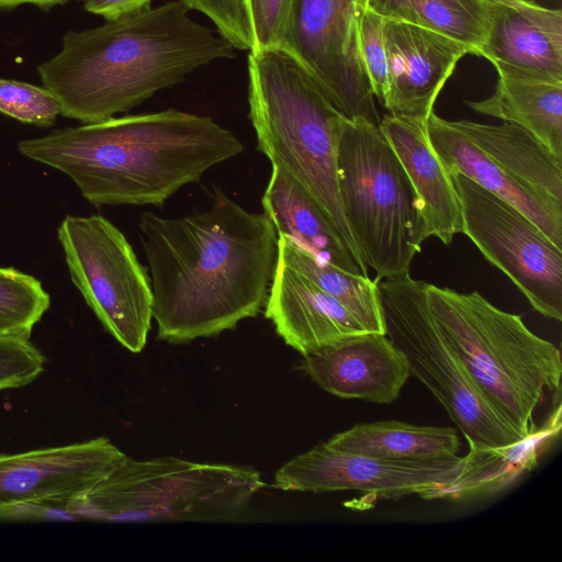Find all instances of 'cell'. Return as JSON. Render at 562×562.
<instances>
[{"label":"cell","mask_w":562,"mask_h":562,"mask_svg":"<svg viewBox=\"0 0 562 562\" xmlns=\"http://www.w3.org/2000/svg\"><path fill=\"white\" fill-rule=\"evenodd\" d=\"M138 236L159 339L213 337L265 306L278 256V234L265 213L217 190L204 211L180 217L143 212Z\"/></svg>","instance_id":"6da1fadb"},{"label":"cell","mask_w":562,"mask_h":562,"mask_svg":"<svg viewBox=\"0 0 562 562\" xmlns=\"http://www.w3.org/2000/svg\"><path fill=\"white\" fill-rule=\"evenodd\" d=\"M18 149L67 175L95 206H160L244 145L210 116L168 109L53 131Z\"/></svg>","instance_id":"7a4b0ae2"},{"label":"cell","mask_w":562,"mask_h":562,"mask_svg":"<svg viewBox=\"0 0 562 562\" xmlns=\"http://www.w3.org/2000/svg\"><path fill=\"white\" fill-rule=\"evenodd\" d=\"M180 0L68 31L60 52L37 66L66 117L83 124L126 112L235 47L189 15Z\"/></svg>","instance_id":"3957f363"},{"label":"cell","mask_w":562,"mask_h":562,"mask_svg":"<svg viewBox=\"0 0 562 562\" xmlns=\"http://www.w3.org/2000/svg\"><path fill=\"white\" fill-rule=\"evenodd\" d=\"M247 59L249 117L257 149L310 193L362 259L347 226L337 183L338 145L347 119L286 50L249 52Z\"/></svg>","instance_id":"277c9868"},{"label":"cell","mask_w":562,"mask_h":562,"mask_svg":"<svg viewBox=\"0 0 562 562\" xmlns=\"http://www.w3.org/2000/svg\"><path fill=\"white\" fill-rule=\"evenodd\" d=\"M426 294L436 325L481 392L520 436L532 435L546 393L560 392L559 348L477 291L427 282Z\"/></svg>","instance_id":"5b68a950"},{"label":"cell","mask_w":562,"mask_h":562,"mask_svg":"<svg viewBox=\"0 0 562 562\" xmlns=\"http://www.w3.org/2000/svg\"><path fill=\"white\" fill-rule=\"evenodd\" d=\"M342 213L375 280L409 273L426 238L418 198L379 124L346 120L337 153Z\"/></svg>","instance_id":"8992f818"},{"label":"cell","mask_w":562,"mask_h":562,"mask_svg":"<svg viewBox=\"0 0 562 562\" xmlns=\"http://www.w3.org/2000/svg\"><path fill=\"white\" fill-rule=\"evenodd\" d=\"M262 487L260 473L248 467L126 456L70 514L119 522L226 521L239 517Z\"/></svg>","instance_id":"52a82bcc"},{"label":"cell","mask_w":562,"mask_h":562,"mask_svg":"<svg viewBox=\"0 0 562 562\" xmlns=\"http://www.w3.org/2000/svg\"><path fill=\"white\" fill-rule=\"evenodd\" d=\"M427 282L409 273L378 280L385 335L404 353L409 374L443 406L470 448L514 445L524 439L481 392L436 325Z\"/></svg>","instance_id":"ba28073f"},{"label":"cell","mask_w":562,"mask_h":562,"mask_svg":"<svg viewBox=\"0 0 562 562\" xmlns=\"http://www.w3.org/2000/svg\"><path fill=\"white\" fill-rule=\"evenodd\" d=\"M71 281L104 329L137 353L153 319L147 269L124 234L100 215L66 216L57 231Z\"/></svg>","instance_id":"9c48e42d"},{"label":"cell","mask_w":562,"mask_h":562,"mask_svg":"<svg viewBox=\"0 0 562 562\" xmlns=\"http://www.w3.org/2000/svg\"><path fill=\"white\" fill-rule=\"evenodd\" d=\"M461 233L504 272L544 317L562 319V249L519 210L460 173H451Z\"/></svg>","instance_id":"30bf717a"},{"label":"cell","mask_w":562,"mask_h":562,"mask_svg":"<svg viewBox=\"0 0 562 562\" xmlns=\"http://www.w3.org/2000/svg\"><path fill=\"white\" fill-rule=\"evenodd\" d=\"M362 0H293L283 45L348 120L379 124L374 95L363 71L356 19Z\"/></svg>","instance_id":"8fae6325"},{"label":"cell","mask_w":562,"mask_h":562,"mask_svg":"<svg viewBox=\"0 0 562 562\" xmlns=\"http://www.w3.org/2000/svg\"><path fill=\"white\" fill-rule=\"evenodd\" d=\"M126 457L99 437L0 454V517H68L72 504Z\"/></svg>","instance_id":"7c38bea8"},{"label":"cell","mask_w":562,"mask_h":562,"mask_svg":"<svg viewBox=\"0 0 562 562\" xmlns=\"http://www.w3.org/2000/svg\"><path fill=\"white\" fill-rule=\"evenodd\" d=\"M463 457L389 460L357 454L321 442L284 463L273 486L295 492L358 491L379 499L418 495L439 498L459 474Z\"/></svg>","instance_id":"4fadbf2b"},{"label":"cell","mask_w":562,"mask_h":562,"mask_svg":"<svg viewBox=\"0 0 562 562\" xmlns=\"http://www.w3.org/2000/svg\"><path fill=\"white\" fill-rule=\"evenodd\" d=\"M389 90L383 106L391 114L427 117L458 61L470 49L431 30L384 20Z\"/></svg>","instance_id":"5bb4252c"},{"label":"cell","mask_w":562,"mask_h":562,"mask_svg":"<svg viewBox=\"0 0 562 562\" xmlns=\"http://www.w3.org/2000/svg\"><path fill=\"white\" fill-rule=\"evenodd\" d=\"M303 358L306 374L341 398L391 404L411 375L404 353L379 333L349 336Z\"/></svg>","instance_id":"9a60e30c"},{"label":"cell","mask_w":562,"mask_h":562,"mask_svg":"<svg viewBox=\"0 0 562 562\" xmlns=\"http://www.w3.org/2000/svg\"><path fill=\"white\" fill-rule=\"evenodd\" d=\"M477 56L494 67L562 79V11L530 0H491Z\"/></svg>","instance_id":"2e32d148"},{"label":"cell","mask_w":562,"mask_h":562,"mask_svg":"<svg viewBox=\"0 0 562 562\" xmlns=\"http://www.w3.org/2000/svg\"><path fill=\"white\" fill-rule=\"evenodd\" d=\"M263 307L278 335L302 356L367 331L338 301L279 258Z\"/></svg>","instance_id":"e0dca14e"},{"label":"cell","mask_w":562,"mask_h":562,"mask_svg":"<svg viewBox=\"0 0 562 562\" xmlns=\"http://www.w3.org/2000/svg\"><path fill=\"white\" fill-rule=\"evenodd\" d=\"M379 126L418 198L426 238L450 245L461 233V210L451 173L434 150L427 117L385 114Z\"/></svg>","instance_id":"ac0fdd59"},{"label":"cell","mask_w":562,"mask_h":562,"mask_svg":"<svg viewBox=\"0 0 562 562\" xmlns=\"http://www.w3.org/2000/svg\"><path fill=\"white\" fill-rule=\"evenodd\" d=\"M427 134L450 173H460L510 203L562 249V207L546 201L510 177L456 128L452 121L439 117L434 111L427 116Z\"/></svg>","instance_id":"d6986e66"},{"label":"cell","mask_w":562,"mask_h":562,"mask_svg":"<svg viewBox=\"0 0 562 562\" xmlns=\"http://www.w3.org/2000/svg\"><path fill=\"white\" fill-rule=\"evenodd\" d=\"M261 203L278 237H285L322 262L369 277L363 260L347 246L317 202L279 165L271 164Z\"/></svg>","instance_id":"ffe728a7"},{"label":"cell","mask_w":562,"mask_h":562,"mask_svg":"<svg viewBox=\"0 0 562 562\" xmlns=\"http://www.w3.org/2000/svg\"><path fill=\"white\" fill-rule=\"evenodd\" d=\"M497 83L485 100L467 101L475 112L521 126L562 159V79L496 66Z\"/></svg>","instance_id":"44dd1931"},{"label":"cell","mask_w":562,"mask_h":562,"mask_svg":"<svg viewBox=\"0 0 562 562\" xmlns=\"http://www.w3.org/2000/svg\"><path fill=\"white\" fill-rule=\"evenodd\" d=\"M452 124L515 180L562 207V159L521 126L468 120Z\"/></svg>","instance_id":"7402d4cb"},{"label":"cell","mask_w":562,"mask_h":562,"mask_svg":"<svg viewBox=\"0 0 562 562\" xmlns=\"http://www.w3.org/2000/svg\"><path fill=\"white\" fill-rule=\"evenodd\" d=\"M561 429V405L546 423L522 440L503 447L469 448L459 474L439 498L464 499L496 493L508 486L538 461L540 452Z\"/></svg>","instance_id":"603a6c76"},{"label":"cell","mask_w":562,"mask_h":562,"mask_svg":"<svg viewBox=\"0 0 562 562\" xmlns=\"http://www.w3.org/2000/svg\"><path fill=\"white\" fill-rule=\"evenodd\" d=\"M327 443L344 451L389 460H429L458 456L452 427L417 426L397 420L356 424Z\"/></svg>","instance_id":"cb8c5ba5"},{"label":"cell","mask_w":562,"mask_h":562,"mask_svg":"<svg viewBox=\"0 0 562 562\" xmlns=\"http://www.w3.org/2000/svg\"><path fill=\"white\" fill-rule=\"evenodd\" d=\"M491 0H366L384 19L415 24L467 46L479 55Z\"/></svg>","instance_id":"d4e9b609"},{"label":"cell","mask_w":562,"mask_h":562,"mask_svg":"<svg viewBox=\"0 0 562 562\" xmlns=\"http://www.w3.org/2000/svg\"><path fill=\"white\" fill-rule=\"evenodd\" d=\"M277 258L338 301L367 331L385 334L378 280L322 262L281 236Z\"/></svg>","instance_id":"484cf974"},{"label":"cell","mask_w":562,"mask_h":562,"mask_svg":"<svg viewBox=\"0 0 562 562\" xmlns=\"http://www.w3.org/2000/svg\"><path fill=\"white\" fill-rule=\"evenodd\" d=\"M49 305V295L36 278L0 268V333L30 337Z\"/></svg>","instance_id":"4316f807"},{"label":"cell","mask_w":562,"mask_h":562,"mask_svg":"<svg viewBox=\"0 0 562 562\" xmlns=\"http://www.w3.org/2000/svg\"><path fill=\"white\" fill-rule=\"evenodd\" d=\"M384 20L367 5L366 0L361 1L356 19L358 52L372 93L382 105L389 90Z\"/></svg>","instance_id":"83f0119b"},{"label":"cell","mask_w":562,"mask_h":562,"mask_svg":"<svg viewBox=\"0 0 562 562\" xmlns=\"http://www.w3.org/2000/svg\"><path fill=\"white\" fill-rule=\"evenodd\" d=\"M0 112L24 123L48 126L61 108L45 87L0 78Z\"/></svg>","instance_id":"f1b7e54d"},{"label":"cell","mask_w":562,"mask_h":562,"mask_svg":"<svg viewBox=\"0 0 562 562\" xmlns=\"http://www.w3.org/2000/svg\"><path fill=\"white\" fill-rule=\"evenodd\" d=\"M45 362L30 337L0 333V391L32 383L44 371Z\"/></svg>","instance_id":"f546056e"},{"label":"cell","mask_w":562,"mask_h":562,"mask_svg":"<svg viewBox=\"0 0 562 562\" xmlns=\"http://www.w3.org/2000/svg\"><path fill=\"white\" fill-rule=\"evenodd\" d=\"M189 9L206 15L220 35L235 48H254V34L246 0H180Z\"/></svg>","instance_id":"4dcf8cb0"},{"label":"cell","mask_w":562,"mask_h":562,"mask_svg":"<svg viewBox=\"0 0 562 562\" xmlns=\"http://www.w3.org/2000/svg\"><path fill=\"white\" fill-rule=\"evenodd\" d=\"M254 34L251 52L282 49L293 0H246Z\"/></svg>","instance_id":"1f68e13d"},{"label":"cell","mask_w":562,"mask_h":562,"mask_svg":"<svg viewBox=\"0 0 562 562\" xmlns=\"http://www.w3.org/2000/svg\"><path fill=\"white\" fill-rule=\"evenodd\" d=\"M153 0H86L89 12L102 15L106 21L150 8Z\"/></svg>","instance_id":"d6a6232c"},{"label":"cell","mask_w":562,"mask_h":562,"mask_svg":"<svg viewBox=\"0 0 562 562\" xmlns=\"http://www.w3.org/2000/svg\"><path fill=\"white\" fill-rule=\"evenodd\" d=\"M68 0H0V8H14L23 3H31L47 9Z\"/></svg>","instance_id":"836d02e7"}]
</instances>
